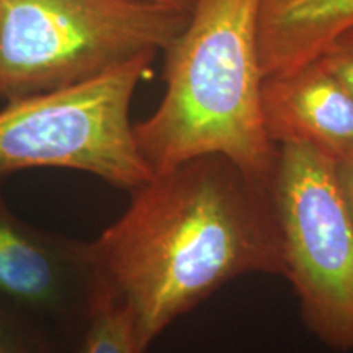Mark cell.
Here are the masks:
<instances>
[{"label": "cell", "instance_id": "4", "mask_svg": "<svg viewBox=\"0 0 353 353\" xmlns=\"http://www.w3.org/2000/svg\"><path fill=\"white\" fill-rule=\"evenodd\" d=\"M156 56L145 52L90 81L6 101L0 110V176L43 167L70 169L128 192L151 180L130 113Z\"/></svg>", "mask_w": 353, "mask_h": 353}, {"label": "cell", "instance_id": "5", "mask_svg": "<svg viewBox=\"0 0 353 353\" xmlns=\"http://www.w3.org/2000/svg\"><path fill=\"white\" fill-rule=\"evenodd\" d=\"M270 193L304 322L325 345L353 350V223L334 161L303 144L278 145Z\"/></svg>", "mask_w": 353, "mask_h": 353}, {"label": "cell", "instance_id": "2", "mask_svg": "<svg viewBox=\"0 0 353 353\" xmlns=\"http://www.w3.org/2000/svg\"><path fill=\"white\" fill-rule=\"evenodd\" d=\"M260 0H195L165 48V94L132 125L152 174L201 156H223L270 188L278 145L262 120Z\"/></svg>", "mask_w": 353, "mask_h": 353}, {"label": "cell", "instance_id": "7", "mask_svg": "<svg viewBox=\"0 0 353 353\" xmlns=\"http://www.w3.org/2000/svg\"><path fill=\"white\" fill-rule=\"evenodd\" d=\"M262 120L276 145H307L334 162L353 154V94L319 57L263 79Z\"/></svg>", "mask_w": 353, "mask_h": 353}, {"label": "cell", "instance_id": "1", "mask_svg": "<svg viewBox=\"0 0 353 353\" xmlns=\"http://www.w3.org/2000/svg\"><path fill=\"white\" fill-rule=\"evenodd\" d=\"M90 241L95 278L131 317L141 353L228 281L285 276L270 188L223 156L154 174Z\"/></svg>", "mask_w": 353, "mask_h": 353}, {"label": "cell", "instance_id": "12", "mask_svg": "<svg viewBox=\"0 0 353 353\" xmlns=\"http://www.w3.org/2000/svg\"><path fill=\"white\" fill-rule=\"evenodd\" d=\"M334 172L343 205L353 223V154L342 161L334 162Z\"/></svg>", "mask_w": 353, "mask_h": 353}, {"label": "cell", "instance_id": "3", "mask_svg": "<svg viewBox=\"0 0 353 353\" xmlns=\"http://www.w3.org/2000/svg\"><path fill=\"white\" fill-rule=\"evenodd\" d=\"M187 17L154 0H0V99L76 85L157 54Z\"/></svg>", "mask_w": 353, "mask_h": 353}, {"label": "cell", "instance_id": "6", "mask_svg": "<svg viewBox=\"0 0 353 353\" xmlns=\"http://www.w3.org/2000/svg\"><path fill=\"white\" fill-rule=\"evenodd\" d=\"M94 286L90 242L20 218L8 205L0 176V304L48 327L76 321L83 325Z\"/></svg>", "mask_w": 353, "mask_h": 353}, {"label": "cell", "instance_id": "11", "mask_svg": "<svg viewBox=\"0 0 353 353\" xmlns=\"http://www.w3.org/2000/svg\"><path fill=\"white\" fill-rule=\"evenodd\" d=\"M319 59L353 94V25L327 44Z\"/></svg>", "mask_w": 353, "mask_h": 353}, {"label": "cell", "instance_id": "8", "mask_svg": "<svg viewBox=\"0 0 353 353\" xmlns=\"http://www.w3.org/2000/svg\"><path fill=\"white\" fill-rule=\"evenodd\" d=\"M353 25V0H260L259 51L263 76L311 63Z\"/></svg>", "mask_w": 353, "mask_h": 353}, {"label": "cell", "instance_id": "9", "mask_svg": "<svg viewBox=\"0 0 353 353\" xmlns=\"http://www.w3.org/2000/svg\"><path fill=\"white\" fill-rule=\"evenodd\" d=\"M74 353H141L125 306L97 278L81 342Z\"/></svg>", "mask_w": 353, "mask_h": 353}, {"label": "cell", "instance_id": "13", "mask_svg": "<svg viewBox=\"0 0 353 353\" xmlns=\"http://www.w3.org/2000/svg\"><path fill=\"white\" fill-rule=\"evenodd\" d=\"M154 2L161 3V6L169 7V8H172V10L187 13V15H188V12L192 10L195 0H154Z\"/></svg>", "mask_w": 353, "mask_h": 353}, {"label": "cell", "instance_id": "10", "mask_svg": "<svg viewBox=\"0 0 353 353\" xmlns=\"http://www.w3.org/2000/svg\"><path fill=\"white\" fill-rule=\"evenodd\" d=\"M0 353H56L50 327L19 309L0 304Z\"/></svg>", "mask_w": 353, "mask_h": 353}]
</instances>
